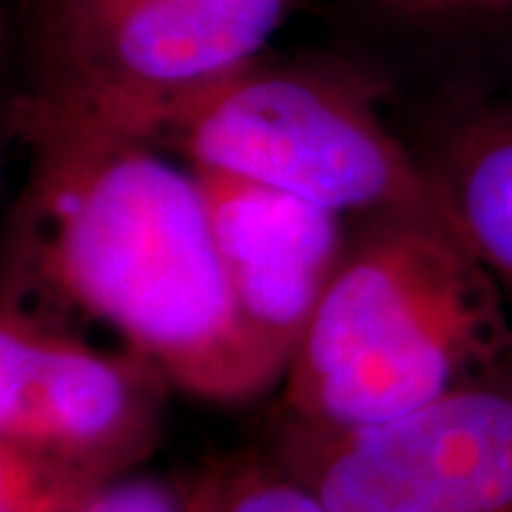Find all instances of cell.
Masks as SVG:
<instances>
[{"label": "cell", "mask_w": 512, "mask_h": 512, "mask_svg": "<svg viewBox=\"0 0 512 512\" xmlns=\"http://www.w3.org/2000/svg\"><path fill=\"white\" fill-rule=\"evenodd\" d=\"M510 350V296L450 222L356 214L282 379L276 416L319 430L384 424Z\"/></svg>", "instance_id": "obj_2"}, {"label": "cell", "mask_w": 512, "mask_h": 512, "mask_svg": "<svg viewBox=\"0 0 512 512\" xmlns=\"http://www.w3.org/2000/svg\"><path fill=\"white\" fill-rule=\"evenodd\" d=\"M333 20L384 103L512 92V0H336Z\"/></svg>", "instance_id": "obj_8"}, {"label": "cell", "mask_w": 512, "mask_h": 512, "mask_svg": "<svg viewBox=\"0 0 512 512\" xmlns=\"http://www.w3.org/2000/svg\"><path fill=\"white\" fill-rule=\"evenodd\" d=\"M109 484L0 441V512H86Z\"/></svg>", "instance_id": "obj_11"}, {"label": "cell", "mask_w": 512, "mask_h": 512, "mask_svg": "<svg viewBox=\"0 0 512 512\" xmlns=\"http://www.w3.org/2000/svg\"><path fill=\"white\" fill-rule=\"evenodd\" d=\"M302 0H32L26 92L80 109L151 103L265 55Z\"/></svg>", "instance_id": "obj_5"}, {"label": "cell", "mask_w": 512, "mask_h": 512, "mask_svg": "<svg viewBox=\"0 0 512 512\" xmlns=\"http://www.w3.org/2000/svg\"><path fill=\"white\" fill-rule=\"evenodd\" d=\"M271 456L330 512H512V350L384 424L274 419Z\"/></svg>", "instance_id": "obj_4"}, {"label": "cell", "mask_w": 512, "mask_h": 512, "mask_svg": "<svg viewBox=\"0 0 512 512\" xmlns=\"http://www.w3.org/2000/svg\"><path fill=\"white\" fill-rule=\"evenodd\" d=\"M191 504L194 512H330L268 447L234 453L205 467L191 478Z\"/></svg>", "instance_id": "obj_10"}, {"label": "cell", "mask_w": 512, "mask_h": 512, "mask_svg": "<svg viewBox=\"0 0 512 512\" xmlns=\"http://www.w3.org/2000/svg\"><path fill=\"white\" fill-rule=\"evenodd\" d=\"M384 106L458 237L512 302V92Z\"/></svg>", "instance_id": "obj_9"}, {"label": "cell", "mask_w": 512, "mask_h": 512, "mask_svg": "<svg viewBox=\"0 0 512 512\" xmlns=\"http://www.w3.org/2000/svg\"><path fill=\"white\" fill-rule=\"evenodd\" d=\"M3 123L26 177L6 217L0 308L111 330L205 402H254L282 384L239 319L191 165L26 89Z\"/></svg>", "instance_id": "obj_1"}, {"label": "cell", "mask_w": 512, "mask_h": 512, "mask_svg": "<svg viewBox=\"0 0 512 512\" xmlns=\"http://www.w3.org/2000/svg\"><path fill=\"white\" fill-rule=\"evenodd\" d=\"M239 319L288 373L345 248L348 217L271 185L191 165Z\"/></svg>", "instance_id": "obj_7"}, {"label": "cell", "mask_w": 512, "mask_h": 512, "mask_svg": "<svg viewBox=\"0 0 512 512\" xmlns=\"http://www.w3.org/2000/svg\"><path fill=\"white\" fill-rule=\"evenodd\" d=\"M171 382L137 350L0 308V441L111 484L154 456Z\"/></svg>", "instance_id": "obj_6"}, {"label": "cell", "mask_w": 512, "mask_h": 512, "mask_svg": "<svg viewBox=\"0 0 512 512\" xmlns=\"http://www.w3.org/2000/svg\"><path fill=\"white\" fill-rule=\"evenodd\" d=\"M86 512H194L191 481L163 476H123L111 481Z\"/></svg>", "instance_id": "obj_12"}, {"label": "cell", "mask_w": 512, "mask_h": 512, "mask_svg": "<svg viewBox=\"0 0 512 512\" xmlns=\"http://www.w3.org/2000/svg\"><path fill=\"white\" fill-rule=\"evenodd\" d=\"M387 92L382 77L339 49L265 52L163 100L83 111L183 163L271 185L342 217L413 211L450 222L384 114Z\"/></svg>", "instance_id": "obj_3"}]
</instances>
